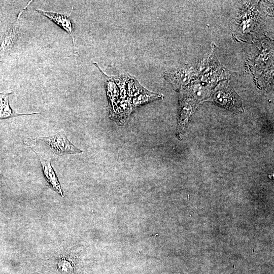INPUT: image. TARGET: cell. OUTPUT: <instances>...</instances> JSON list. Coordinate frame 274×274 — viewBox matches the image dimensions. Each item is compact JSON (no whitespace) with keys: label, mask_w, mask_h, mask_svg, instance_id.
<instances>
[{"label":"cell","mask_w":274,"mask_h":274,"mask_svg":"<svg viewBox=\"0 0 274 274\" xmlns=\"http://www.w3.org/2000/svg\"><path fill=\"white\" fill-rule=\"evenodd\" d=\"M25 144L39 145L40 148L43 147L47 152L57 155L76 154L82 152L81 149L72 144L63 132L47 137L29 139L26 141Z\"/></svg>","instance_id":"1"},{"label":"cell","mask_w":274,"mask_h":274,"mask_svg":"<svg viewBox=\"0 0 274 274\" xmlns=\"http://www.w3.org/2000/svg\"><path fill=\"white\" fill-rule=\"evenodd\" d=\"M212 100L218 105L234 113L243 111L240 97L227 81L218 85L213 95Z\"/></svg>","instance_id":"2"},{"label":"cell","mask_w":274,"mask_h":274,"mask_svg":"<svg viewBox=\"0 0 274 274\" xmlns=\"http://www.w3.org/2000/svg\"><path fill=\"white\" fill-rule=\"evenodd\" d=\"M73 8L74 7L73 6L72 11L69 14H61L52 11H46L39 8L36 9V11L45 17H47L49 19L66 31L69 34L73 41L74 50L75 52L76 45L74 35V24L71 17Z\"/></svg>","instance_id":"3"},{"label":"cell","mask_w":274,"mask_h":274,"mask_svg":"<svg viewBox=\"0 0 274 274\" xmlns=\"http://www.w3.org/2000/svg\"><path fill=\"white\" fill-rule=\"evenodd\" d=\"M164 77L175 88L178 89L193 78V71L190 66L185 65L166 72Z\"/></svg>","instance_id":"4"},{"label":"cell","mask_w":274,"mask_h":274,"mask_svg":"<svg viewBox=\"0 0 274 274\" xmlns=\"http://www.w3.org/2000/svg\"><path fill=\"white\" fill-rule=\"evenodd\" d=\"M31 2L32 1H29L27 5L19 12L11 27L4 34L1 39L0 52L1 54L7 53L14 46L18 36L20 16Z\"/></svg>","instance_id":"5"},{"label":"cell","mask_w":274,"mask_h":274,"mask_svg":"<svg viewBox=\"0 0 274 274\" xmlns=\"http://www.w3.org/2000/svg\"><path fill=\"white\" fill-rule=\"evenodd\" d=\"M40 159L45 178L50 187L63 197V192L55 173L50 164V158H45L40 153L35 152Z\"/></svg>","instance_id":"6"},{"label":"cell","mask_w":274,"mask_h":274,"mask_svg":"<svg viewBox=\"0 0 274 274\" xmlns=\"http://www.w3.org/2000/svg\"><path fill=\"white\" fill-rule=\"evenodd\" d=\"M11 93H0V118L4 119L11 117L19 115H28L37 114L38 113H33L30 114H17L14 113L8 102V97Z\"/></svg>","instance_id":"7"},{"label":"cell","mask_w":274,"mask_h":274,"mask_svg":"<svg viewBox=\"0 0 274 274\" xmlns=\"http://www.w3.org/2000/svg\"><path fill=\"white\" fill-rule=\"evenodd\" d=\"M161 97L162 96L160 94L145 90V91L141 92L139 95L133 98V107L135 108Z\"/></svg>","instance_id":"8"},{"label":"cell","mask_w":274,"mask_h":274,"mask_svg":"<svg viewBox=\"0 0 274 274\" xmlns=\"http://www.w3.org/2000/svg\"><path fill=\"white\" fill-rule=\"evenodd\" d=\"M107 93L110 98H114L118 96V91L115 84L112 81H107L106 83Z\"/></svg>","instance_id":"9"},{"label":"cell","mask_w":274,"mask_h":274,"mask_svg":"<svg viewBox=\"0 0 274 274\" xmlns=\"http://www.w3.org/2000/svg\"><path fill=\"white\" fill-rule=\"evenodd\" d=\"M142 88L139 84L138 81L131 80L128 84V92L130 94L133 96L134 94H139L140 92L139 91L142 90Z\"/></svg>","instance_id":"10"},{"label":"cell","mask_w":274,"mask_h":274,"mask_svg":"<svg viewBox=\"0 0 274 274\" xmlns=\"http://www.w3.org/2000/svg\"><path fill=\"white\" fill-rule=\"evenodd\" d=\"M2 177V172L0 168V187L1 186Z\"/></svg>","instance_id":"11"}]
</instances>
